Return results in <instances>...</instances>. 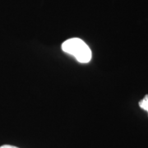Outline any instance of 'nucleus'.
Listing matches in <instances>:
<instances>
[{"label": "nucleus", "instance_id": "1", "mask_svg": "<svg viewBox=\"0 0 148 148\" xmlns=\"http://www.w3.org/2000/svg\"><path fill=\"white\" fill-rule=\"evenodd\" d=\"M64 52L74 56L76 59L82 64H86L91 59V50L89 46L79 38H71L62 45Z\"/></svg>", "mask_w": 148, "mask_h": 148}, {"label": "nucleus", "instance_id": "2", "mask_svg": "<svg viewBox=\"0 0 148 148\" xmlns=\"http://www.w3.org/2000/svg\"><path fill=\"white\" fill-rule=\"evenodd\" d=\"M139 106L148 113V95H145V97L139 102Z\"/></svg>", "mask_w": 148, "mask_h": 148}, {"label": "nucleus", "instance_id": "3", "mask_svg": "<svg viewBox=\"0 0 148 148\" xmlns=\"http://www.w3.org/2000/svg\"><path fill=\"white\" fill-rule=\"evenodd\" d=\"M0 148H18L14 146H11V145H3L2 147H0Z\"/></svg>", "mask_w": 148, "mask_h": 148}]
</instances>
